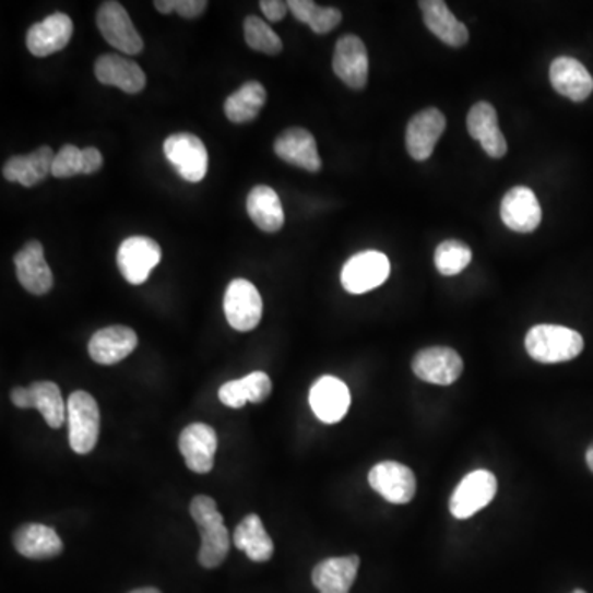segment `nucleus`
Masks as SVG:
<instances>
[{
	"mask_svg": "<svg viewBox=\"0 0 593 593\" xmlns=\"http://www.w3.org/2000/svg\"><path fill=\"white\" fill-rule=\"evenodd\" d=\"M245 38L249 48L261 54L278 55L282 51V40L278 35L256 15H249L245 21Z\"/></svg>",
	"mask_w": 593,
	"mask_h": 593,
	"instance_id": "35",
	"label": "nucleus"
},
{
	"mask_svg": "<svg viewBox=\"0 0 593 593\" xmlns=\"http://www.w3.org/2000/svg\"><path fill=\"white\" fill-rule=\"evenodd\" d=\"M164 154L183 180L198 183L209 171V152L198 135L178 132L165 139Z\"/></svg>",
	"mask_w": 593,
	"mask_h": 593,
	"instance_id": "4",
	"label": "nucleus"
},
{
	"mask_svg": "<svg viewBox=\"0 0 593 593\" xmlns=\"http://www.w3.org/2000/svg\"><path fill=\"white\" fill-rule=\"evenodd\" d=\"M586 465H589V469L593 472V447H590L589 450H586Z\"/></svg>",
	"mask_w": 593,
	"mask_h": 593,
	"instance_id": "41",
	"label": "nucleus"
},
{
	"mask_svg": "<svg viewBox=\"0 0 593 593\" xmlns=\"http://www.w3.org/2000/svg\"><path fill=\"white\" fill-rule=\"evenodd\" d=\"M103 154L94 147L83 149V175H91L102 170Z\"/></svg>",
	"mask_w": 593,
	"mask_h": 593,
	"instance_id": "39",
	"label": "nucleus"
},
{
	"mask_svg": "<svg viewBox=\"0 0 593 593\" xmlns=\"http://www.w3.org/2000/svg\"><path fill=\"white\" fill-rule=\"evenodd\" d=\"M288 11L297 21L309 25L317 35H325L339 27L342 12L333 8H320L312 0H290Z\"/></svg>",
	"mask_w": 593,
	"mask_h": 593,
	"instance_id": "33",
	"label": "nucleus"
},
{
	"mask_svg": "<svg viewBox=\"0 0 593 593\" xmlns=\"http://www.w3.org/2000/svg\"><path fill=\"white\" fill-rule=\"evenodd\" d=\"M96 24L105 40L122 54L139 55L144 50V41L135 31L128 11L116 0H109L99 8Z\"/></svg>",
	"mask_w": 593,
	"mask_h": 593,
	"instance_id": "6",
	"label": "nucleus"
},
{
	"mask_svg": "<svg viewBox=\"0 0 593 593\" xmlns=\"http://www.w3.org/2000/svg\"><path fill=\"white\" fill-rule=\"evenodd\" d=\"M310 407L322 423L336 424L348 413L352 394L348 386L335 376H322L310 389Z\"/></svg>",
	"mask_w": 593,
	"mask_h": 593,
	"instance_id": "13",
	"label": "nucleus"
},
{
	"mask_svg": "<svg viewBox=\"0 0 593 593\" xmlns=\"http://www.w3.org/2000/svg\"><path fill=\"white\" fill-rule=\"evenodd\" d=\"M178 449L183 455L185 463L191 472L205 475L215 465L216 450H218V437L213 427L206 424H191L185 427L178 440Z\"/></svg>",
	"mask_w": 593,
	"mask_h": 593,
	"instance_id": "11",
	"label": "nucleus"
},
{
	"mask_svg": "<svg viewBox=\"0 0 593 593\" xmlns=\"http://www.w3.org/2000/svg\"><path fill=\"white\" fill-rule=\"evenodd\" d=\"M28 391L32 410L35 407L51 429H60L68 419L67 404L60 388L51 381H37L28 388Z\"/></svg>",
	"mask_w": 593,
	"mask_h": 593,
	"instance_id": "32",
	"label": "nucleus"
},
{
	"mask_svg": "<svg viewBox=\"0 0 593 593\" xmlns=\"http://www.w3.org/2000/svg\"><path fill=\"white\" fill-rule=\"evenodd\" d=\"M501 220L514 233H533L543 220L539 200L531 188L514 187L501 202Z\"/></svg>",
	"mask_w": 593,
	"mask_h": 593,
	"instance_id": "17",
	"label": "nucleus"
},
{
	"mask_svg": "<svg viewBox=\"0 0 593 593\" xmlns=\"http://www.w3.org/2000/svg\"><path fill=\"white\" fill-rule=\"evenodd\" d=\"M424 24L439 40L449 47L460 48L469 41V28L450 12L442 0H423L419 2Z\"/></svg>",
	"mask_w": 593,
	"mask_h": 593,
	"instance_id": "25",
	"label": "nucleus"
},
{
	"mask_svg": "<svg viewBox=\"0 0 593 593\" xmlns=\"http://www.w3.org/2000/svg\"><path fill=\"white\" fill-rule=\"evenodd\" d=\"M358 569V556L330 557L317 564L312 582L320 593H349Z\"/></svg>",
	"mask_w": 593,
	"mask_h": 593,
	"instance_id": "26",
	"label": "nucleus"
},
{
	"mask_svg": "<svg viewBox=\"0 0 593 593\" xmlns=\"http://www.w3.org/2000/svg\"><path fill=\"white\" fill-rule=\"evenodd\" d=\"M437 271L442 275H456L465 271L472 262V249L465 242L450 239L440 242L434 256Z\"/></svg>",
	"mask_w": 593,
	"mask_h": 593,
	"instance_id": "34",
	"label": "nucleus"
},
{
	"mask_svg": "<svg viewBox=\"0 0 593 593\" xmlns=\"http://www.w3.org/2000/svg\"><path fill=\"white\" fill-rule=\"evenodd\" d=\"M15 272L25 290L34 295H45L54 287V274L45 259L44 246L31 241L15 254Z\"/></svg>",
	"mask_w": 593,
	"mask_h": 593,
	"instance_id": "21",
	"label": "nucleus"
},
{
	"mask_svg": "<svg viewBox=\"0 0 593 593\" xmlns=\"http://www.w3.org/2000/svg\"><path fill=\"white\" fill-rule=\"evenodd\" d=\"M54 149L41 145L37 151L28 155H15L9 158L2 168V174L8 181L24 185L31 188L41 183L48 175H51V167L55 161Z\"/></svg>",
	"mask_w": 593,
	"mask_h": 593,
	"instance_id": "24",
	"label": "nucleus"
},
{
	"mask_svg": "<svg viewBox=\"0 0 593 593\" xmlns=\"http://www.w3.org/2000/svg\"><path fill=\"white\" fill-rule=\"evenodd\" d=\"M161 259L162 249L157 241L147 236H131L119 248L118 268L129 284L141 285Z\"/></svg>",
	"mask_w": 593,
	"mask_h": 593,
	"instance_id": "9",
	"label": "nucleus"
},
{
	"mask_svg": "<svg viewBox=\"0 0 593 593\" xmlns=\"http://www.w3.org/2000/svg\"><path fill=\"white\" fill-rule=\"evenodd\" d=\"M83 174V151L76 145L67 144L55 155L51 175L55 178H71Z\"/></svg>",
	"mask_w": 593,
	"mask_h": 593,
	"instance_id": "36",
	"label": "nucleus"
},
{
	"mask_svg": "<svg viewBox=\"0 0 593 593\" xmlns=\"http://www.w3.org/2000/svg\"><path fill=\"white\" fill-rule=\"evenodd\" d=\"M572 593H586V592H583V590H576V592H572Z\"/></svg>",
	"mask_w": 593,
	"mask_h": 593,
	"instance_id": "43",
	"label": "nucleus"
},
{
	"mask_svg": "<svg viewBox=\"0 0 593 593\" xmlns=\"http://www.w3.org/2000/svg\"><path fill=\"white\" fill-rule=\"evenodd\" d=\"M391 264L379 251H365L353 256L342 271V285L349 294H366L388 281Z\"/></svg>",
	"mask_w": 593,
	"mask_h": 593,
	"instance_id": "7",
	"label": "nucleus"
},
{
	"mask_svg": "<svg viewBox=\"0 0 593 593\" xmlns=\"http://www.w3.org/2000/svg\"><path fill=\"white\" fill-rule=\"evenodd\" d=\"M413 371L417 378L430 384L450 386L462 375V356L446 346L426 348L414 356Z\"/></svg>",
	"mask_w": 593,
	"mask_h": 593,
	"instance_id": "12",
	"label": "nucleus"
},
{
	"mask_svg": "<svg viewBox=\"0 0 593 593\" xmlns=\"http://www.w3.org/2000/svg\"><path fill=\"white\" fill-rule=\"evenodd\" d=\"M274 152L287 164L312 171V174L322 168V158L317 149L316 138L307 129L290 128L282 132L275 139Z\"/></svg>",
	"mask_w": 593,
	"mask_h": 593,
	"instance_id": "19",
	"label": "nucleus"
},
{
	"mask_svg": "<svg viewBox=\"0 0 593 593\" xmlns=\"http://www.w3.org/2000/svg\"><path fill=\"white\" fill-rule=\"evenodd\" d=\"M369 486L386 501L406 505L416 495L417 483L413 470L398 462H381L368 475Z\"/></svg>",
	"mask_w": 593,
	"mask_h": 593,
	"instance_id": "10",
	"label": "nucleus"
},
{
	"mask_svg": "<svg viewBox=\"0 0 593 593\" xmlns=\"http://www.w3.org/2000/svg\"><path fill=\"white\" fill-rule=\"evenodd\" d=\"M68 439L73 452L80 455L93 452L99 439L102 416L93 395L86 391H74L68 398Z\"/></svg>",
	"mask_w": 593,
	"mask_h": 593,
	"instance_id": "3",
	"label": "nucleus"
},
{
	"mask_svg": "<svg viewBox=\"0 0 593 593\" xmlns=\"http://www.w3.org/2000/svg\"><path fill=\"white\" fill-rule=\"evenodd\" d=\"M233 541L252 562H268L274 556V543L258 514H248L238 524Z\"/></svg>",
	"mask_w": 593,
	"mask_h": 593,
	"instance_id": "30",
	"label": "nucleus"
},
{
	"mask_svg": "<svg viewBox=\"0 0 593 593\" xmlns=\"http://www.w3.org/2000/svg\"><path fill=\"white\" fill-rule=\"evenodd\" d=\"M155 9L161 14H171L177 12L183 19H197L206 11L209 2L206 0H155Z\"/></svg>",
	"mask_w": 593,
	"mask_h": 593,
	"instance_id": "37",
	"label": "nucleus"
},
{
	"mask_svg": "<svg viewBox=\"0 0 593 593\" xmlns=\"http://www.w3.org/2000/svg\"><path fill=\"white\" fill-rule=\"evenodd\" d=\"M131 593H162L161 590L154 589V586H145V589L132 590Z\"/></svg>",
	"mask_w": 593,
	"mask_h": 593,
	"instance_id": "42",
	"label": "nucleus"
},
{
	"mask_svg": "<svg viewBox=\"0 0 593 593\" xmlns=\"http://www.w3.org/2000/svg\"><path fill=\"white\" fill-rule=\"evenodd\" d=\"M446 128V116L439 109L427 108L417 112L407 124L406 131V147L411 157L417 162L427 161L434 154Z\"/></svg>",
	"mask_w": 593,
	"mask_h": 593,
	"instance_id": "15",
	"label": "nucleus"
},
{
	"mask_svg": "<svg viewBox=\"0 0 593 593\" xmlns=\"http://www.w3.org/2000/svg\"><path fill=\"white\" fill-rule=\"evenodd\" d=\"M524 345L534 361L556 365L577 358L582 353L583 339L567 327L536 325L527 332Z\"/></svg>",
	"mask_w": 593,
	"mask_h": 593,
	"instance_id": "2",
	"label": "nucleus"
},
{
	"mask_svg": "<svg viewBox=\"0 0 593 593\" xmlns=\"http://www.w3.org/2000/svg\"><path fill=\"white\" fill-rule=\"evenodd\" d=\"M73 37V21L67 14L50 15L27 32V48L34 57L45 58L63 50Z\"/></svg>",
	"mask_w": 593,
	"mask_h": 593,
	"instance_id": "18",
	"label": "nucleus"
},
{
	"mask_svg": "<svg viewBox=\"0 0 593 593\" xmlns=\"http://www.w3.org/2000/svg\"><path fill=\"white\" fill-rule=\"evenodd\" d=\"M466 129L475 141L482 144L483 151L491 158H501L507 155L508 144L498 126L497 109L489 103H476L466 116Z\"/></svg>",
	"mask_w": 593,
	"mask_h": 593,
	"instance_id": "22",
	"label": "nucleus"
},
{
	"mask_svg": "<svg viewBox=\"0 0 593 593\" xmlns=\"http://www.w3.org/2000/svg\"><path fill=\"white\" fill-rule=\"evenodd\" d=\"M94 74L99 83L119 87L128 94L141 93L147 83L144 70L134 60L115 54L97 58Z\"/></svg>",
	"mask_w": 593,
	"mask_h": 593,
	"instance_id": "20",
	"label": "nucleus"
},
{
	"mask_svg": "<svg viewBox=\"0 0 593 593\" xmlns=\"http://www.w3.org/2000/svg\"><path fill=\"white\" fill-rule=\"evenodd\" d=\"M225 316L238 332H251L262 319V299L254 284L236 278L226 288Z\"/></svg>",
	"mask_w": 593,
	"mask_h": 593,
	"instance_id": "8",
	"label": "nucleus"
},
{
	"mask_svg": "<svg viewBox=\"0 0 593 593\" xmlns=\"http://www.w3.org/2000/svg\"><path fill=\"white\" fill-rule=\"evenodd\" d=\"M554 90L570 102L582 103L593 93V78L576 58L559 57L553 61L549 70Z\"/></svg>",
	"mask_w": 593,
	"mask_h": 593,
	"instance_id": "23",
	"label": "nucleus"
},
{
	"mask_svg": "<svg viewBox=\"0 0 593 593\" xmlns=\"http://www.w3.org/2000/svg\"><path fill=\"white\" fill-rule=\"evenodd\" d=\"M259 5H261L262 14L271 22H281L288 12L287 2H282V0H262Z\"/></svg>",
	"mask_w": 593,
	"mask_h": 593,
	"instance_id": "38",
	"label": "nucleus"
},
{
	"mask_svg": "<svg viewBox=\"0 0 593 593\" xmlns=\"http://www.w3.org/2000/svg\"><path fill=\"white\" fill-rule=\"evenodd\" d=\"M368 50L361 38L352 34L340 38L333 54V71L336 76L352 90H363L368 83Z\"/></svg>",
	"mask_w": 593,
	"mask_h": 593,
	"instance_id": "14",
	"label": "nucleus"
},
{
	"mask_svg": "<svg viewBox=\"0 0 593 593\" xmlns=\"http://www.w3.org/2000/svg\"><path fill=\"white\" fill-rule=\"evenodd\" d=\"M11 400L19 410H32L31 391H28V388H15L11 392Z\"/></svg>",
	"mask_w": 593,
	"mask_h": 593,
	"instance_id": "40",
	"label": "nucleus"
},
{
	"mask_svg": "<svg viewBox=\"0 0 593 593\" xmlns=\"http://www.w3.org/2000/svg\"><path fill=\"white\" fill-rule=\"evenodd\" d=\"M190 514L202 536L198 562L205 569H216L225 562L229 544H232L229 531L225 526L223 514L218 511V505L213 498L200 495L191 501Z\"/></svg>",
	"mask_w": 593,
	"mask_h": 593,
	"instance_id": "1",
	"label": "nucleus"
},
{
	"mask_svg": "<svg viewBox=\"0 0 593 593\" xmlns=\"http://www.w3.org/2000/svg\"><path fill=\"white\" fill-rule=\"evenodd\" d=\"M139 339L134 330L124 325L106 327L91 336L87 352L97 365H118L138 348Z\"/></svg>",
	"mask_w": 593,
	"mask_h": 593,
	"instance_id": "16",
	"label": "nucleus"
},
{
	"mask_svg": "<svg viewBox=\"0 0 593 593\" xmlns=\"http://www.w3.org/2000/svg\"><path fill=\"white\" fill-rule=\"evenodd\" d=\"M271 392V378L265 372L254 371L245 378L223 384L220 388L218 398L225 406L241 410L246 403H264Z\"/></svg>",
	"mask_w": 593,
	"mask_h": 593,
	"instance_id": "28",
	"label": "nucleus"
},
{
	"mask_svg": "<svg viewBox=\"0 0 593 593\" xmlns=\"http://www.w3.org/2000/svg\"><path fill=\"white\" fill-rule=\"evenodd\" d=\"M246 210L252 223L264 233H277L284 226L285 215L281 198L271 187L258 185L252 188L248 194Z\"/></svg>",
	"mask_w": 593,
	"mask_h": 593,
	"instance_id": "29",
	"label": "nucleus"
},
{
	"mask_svg": "<svg viewBox=\"0 0 593 593\" xmlns=\"http://www.w3.org/2000/svg\"><path fill=\"white\" fill-rule=\"evenodd\" d=\"M14 546L27 559H51L63 553V541L54 527L31 523L15 531Z\"/></svg>",
	"mask_w": 593,
	"mask_h": 593,
	"instance_id": "27",
	"label": "nucleus"
},
{
	"mask_svg": "<svg viewBox=\"0 0 593 593\" xmlns=\"http://www.w3.org/2000/svg\"><path fill=\"white\" fill-rule=\"evenodd\" d=\"M268 93L258 81H249L242 84L236 93L226 99L225 115L233 124H246L254 121L265 105Z\"/></svg>",
	"mask_w": 593,
	"mask_h": 593,
	"instance_id": "31",
	"label": "nucleus"
},
{
	"mask_svg": "<svg viewBox=\"0 0 593 593\" xmlns=\"http://www.w3.org/2000/svg\"><path fill=\"white\" fill-rule=\"evenodd\" d=\"M497 476L488 470H475L460 482L450 498V513L456 520H469L497 497Z\"/></svg>",
	"mask_w": 593,
	"mask_h": 593,
	"instance_id": "5",
	"label": "nucleus"
}]
</instances>
